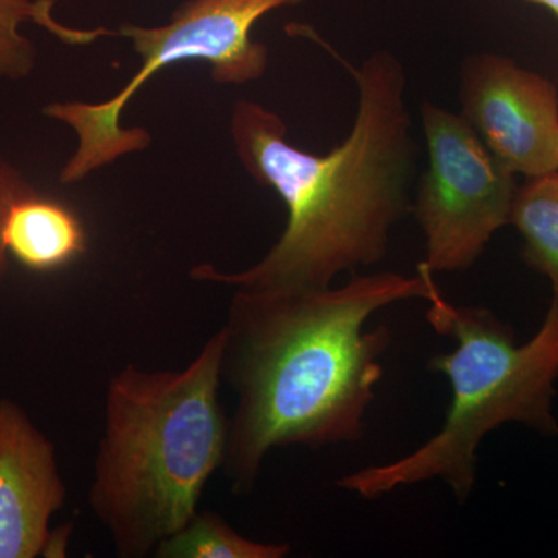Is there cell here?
<instances>
[{
	"mask_svg": "<svg viewBox=\"0 0 558 558\" xmlns=\"http://www.w3.org/2000/svg\"><path fill=\"white\" fill-rule=\"evenodd\" d=\"M33 190L35 186L25 179V175L0 154V286L9 271L10 258L2 241L3 220L11 204Z\"/></svg>",
	"mask_w": 558,
	"mask_h": 558,
	"instance_id": "obj_13",
	"label": "cell"
},
{
	"mask_svg": "<svg viewBox=\"0 0 558 558\" xmlns=\"http://www.w3.org/2000/svg\"><path fill=\"white\" fill-rule=\"evenodd\" d=\"M65 498L53 444L20 403L0 400V558L44 556Z\"/></svg>",
	"mask_w": 558,
	"mask_h": 558,
	"instance_id": "obj_8",
	"label": "cell"
},
{
	"mask_svg": "<svg viewBox=\"0 0 558 558\" xmlns=\"http://www.w3.org/2000/svg\"><path fill=\"white\" fill-rule=\"evenodd\" d=\"M509 223L523 238L527 266L549 279L558 300V172L527 179L517 190Z\"/></svg>",
	"mask_w": 558,
	"mask_h": 558,
	"instance_id": "obj_11",
	"label": "cell"
},
{
	"mask_svg": "<svg viewBox=\"0 0 558 558\" xmlns=\"http://www.w3.org/2000/svg\"><path fill=\"white\" fill-rule=\"evenodd\" d=\"M54 0H0V78L24 80L36 68L38 51L22 24H36L69 46H87L119 33L108 28H72L54 20Z\"/></svg>",
	"mask_w": 558,
	"mask_h": 558,
	"instance_id": "obj_10",
	"label": "cell"
},
{
	"mask_svg": "<svg viewBox=\"0 0 558 558\" xmlns=\"http://www.w3.org/2000/svg\"><path fill=\"white\" fill-rule=\"evenodd\" d=\"M461 117L513 174L558 172V90L553 81L495 53L461 69Z\"/></svg>",
	"mask_w": 558,
	"mask_h": 558,
	"instance_id": "obj_7",
	"label": "cell"
},
{
	"mask_svg": "<svg viewBox=\"0 0 558 558\" xmlns=\"http://www.w3.org/2000/svg\"><path fill=\"white\" fill-rule=\"evenodd\" d=\"M319 46L351 73L359 92L351 134L328 154L293 146L274 110L240 100L230 132L238 159L253 180L274 190L288 209L277 244L255 266L223 274L201 264L197 281L248 290L325 289L343 271L373 266L388 255L389 236L409 211L416 143L405 106V70L379 50L351 64L328 43Z\"/></svg>",
	"mask_w": 558,
	"mask_h": 558,
	"instance_id": "obj_2",
	"label": "cell"
},
{
	"mask_svg": "<svg viewBox=\"0 0 558 558\" xmlns=\"http://www.w3.org/2000/svg\"><path fill=\"white\" fill-rule=\"evenodd\" d=\"M2 241L10 258L36 274L65 269L86 255L89 244L78 213L36 189L11 204Z\"/></svg>",
	"mask_w": 558,
	"mask_h": 558,
	"instance_id": "obj_9",
	"label": "cell"
},
{
	"mask_svg": "<svg viewBox=\"0 0 558 558\" xmlns=\"http://www.w3.org/2000/svg\"><path fill=\"white\" fill-rule=\"evenodd\" d=\"M421 116L428 167L413 211L427 240L424 264L433 274L468 270L508 226L519 190L515 174L492 156L461 113L425 101Z\"/></svg>",
	"mask_w": 558,
	"mask_h": 558,
	"instance_id": "obj_6",
	"label": "cell"
},
{
	"mask_svg": "<svg viewBox=\"0 0 558 558\" xmlns=\"http://www.w3.org/2000/svg\"><path fill=\"white\" fill-rule=\"evenodd\" d=\"M427 319L436 332L457 343L435 355L429 369L451 385V403L442 428L413 453L351 473L337 486L374 499L396 488L429 480L449 484L464 501L476 478L481 440L508 422L545 436L558 433L554 396L558 380V300L531 340L517 344L512 329L484 307L457 306L433 284Z\"/></svg>",
	"mask_w": 558,
	"mask_h": 558,
	"instance_id": "obj_4",
	"label": "cell"
},
{
	"mask_svg": "<svg viewBox=\"0 0 558 558\" xmlns=\"http://www.w3.org/2000/svg\"><path fill=\"white\" fill-rule=\"evenodd\" d=\"M301 2L304 0H186L160 27L121 25L119 35L131 39L142 58V68L130 83L97 105L69 101L44 108V116L68 124L78 137L76 153L62 168L61 182H81L120 157L148 148L149 132L123 128L120 119L137 92L161 70L201 61L211 68L216 83L247 84L263 78L269 50L252 39L253 25L270 11Z\"/></svg>",
	"mask_w": 558,
	"mask_h": 558,
	"instance_id": "obj_5",
	"label": "cell"
},
{
	"mask_svg": "<svg viewBox=\"0 0 558 558\" xmlns=\"http://www.w3.org/2000/svg\"><path fill=\"white\" fill-rule=\"evenodd\" d=\"M354 275L340 288L236 289L222 326V380L236 395L222 470L234 494L258 483L270 450L354 442L384 376L391 344L385 326L365 330L377 311L427 301L435 278Z\"/></svg>",
	"mask_w": 558,
	"mask_h": 558,
	"instance_id": "obj_1",
	"label": "cell"
},
{
	"mask_svg": "<svg viewBox=\"0 0 558 558\" xmlns=\"http://www.w3.org/2000/svg\"><path fill=\"white\" fill-rule=\"evenodd\" d=\"M223 347L220 328L186 368L128 365L109 380L89 501L117 556H154L197 512L222 469L230 427L219 400Z\"/></svg>",
	"mask_w": 558,
	"mask_h": 558,
	"instance_id": "obj_3",
	"label": "cell"
},
{
	"mask_svg": "<svg viewBox=\"0 0 558 558\" xmlns=\"http://www.w3.org/2000/svg\"><path fill=\"white\" fill-rule=\"evenodd\" d=\"M527 3H534V5L543 7V9L549 10L558 21V0H524Z\"/></svg>",
	"mask_w": 558,
	"mask_h": 558,
	"instance_id": "obj_14",
	"label": "cell"
},
{
	"mask_svg": "<svg viewBox=\"0 0 558 558\" xmlns=\"http://www.w3.org/2000/svg\"><path fill=\"white\" fill-rule=\"evenodd\" d=\"M289 553V545L255 542L238 534L219 513L197 510L185 526L160 543L154 557L282 558Z\"/></svg>",
	"mask_w": 558,
	"mask_h": 558,
	"instance_id": "obj_12",
	"label": "cell"
}]
</instances>
